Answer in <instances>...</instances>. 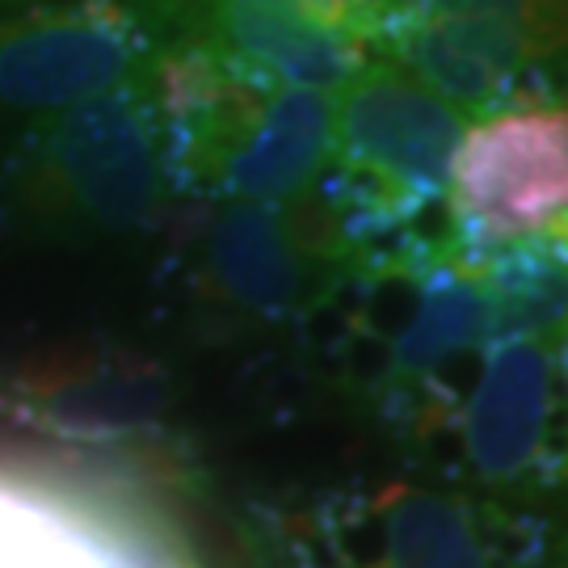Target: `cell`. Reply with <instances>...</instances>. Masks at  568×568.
Listing matches in <instances>:
<instances>
[{
  "label": "cell",
  "mask_w": 568,
  "mask_h": 568,
  "mask_svg": "<svg viewBox=\"0 0 568 568\" xmlns=\"http://www.w3.org/2000/svg\"><path fill=\"white\" fill-rule=\"evenodd\" d=\"M316 321H333L345 396L413 450H429L493 342L485 286L447 232L358 265Z\"/></svg>",
  "instance_id": "1"
},
{
  "label": "cell",
  "mask_w": 568,
  "mask_h": 568,
  "mask_svg": "<svg viewBox=\"0 0 568 568\" xmlns=\"http://www.w3.org/2000/svg\"><path fill=\"white\" fill-rule=\"evenodd\" d=\"M262 568H551L560 530L464 485L345 480L253 514Z\"/></svg>",
  "instance_id": "2"
},
{
  "label": "cell",
  "mask_w": 568,
  "mask_h": 568,
  "mask_svg": "<svg viewBox=\"0 0 568 568\" xmlns=\"http://www.w3.org/2000/svg\"><path fill=\"white\" fill-rule=\"evenodd\" d=\"M185 206L152 63L102 98L30 119L0 152V227L102 241L173 224Z\"/></svg>",
  "instance_id": "3"
},
{
  "label": "cell",
  "mask_w": 568,
  "mask_h": 568,
  "mask_svg": "<svg viewBox=\"0 0 568 568\" xmlns=\"http://www.w3.org/2000/svg\"><path fill=\"white\" fill-rule=\"evenodd\" d=\"M152 89L185 203H300L325 178L333 98L244 77L203 42H164Z\"/></svg>",
  "instance_id": "4"
},
{
  "label": "cell",
  "mask_w": 568,
  "mask_h": 568,
  "mask_svg": "<svg viewBox=\"0 0 568 568\" xmlns=\"http://www.w3.org/2000/svg\"><path fill=\"white\" fill-rule=\"evenodd\" d=\"M467 119L387 60L333 98V143L312 199L358 265L447 232L450 164Z\"/></svg>",
  "instance_id": "5"
},
{
  "label": "cell",
  "mask_w": 568,
  "mask_h": 568,
  "mask_svg": "<svg viewBox=\"0 0 568 568\" xmlns=\"http://www.w3.org/2000/svg\"><path fill=\"white\" fill-rule=\"evenodd\" d=\"M173 286L194 333L244 342L300 333L358 270L325 206L185 203L173 215Z\"/></svg>",
  "instance_id": "6"
},
{
  "label": "cell",
  "mask_w": 568,
  "mask_h": 568,
  "mask_svg": "<svg viewBox=\"0 0 568 568\" xmlns=\"http://www.w3.org/2000/svg\"><path fill=\"white\" fill-rule=\"evenodd\" d=\"M173 371L140 345L63 342L0 358V426L105 464H164L178 447Z\"/></svg>",
  "instance_id": "7"
},
{
  "label": "cell",
  "mask_w": 568,
  "mask_h": 568,
  "mask_svg": "<svg viewBox=\"0 0 568 568\" xmlns=\"http://www.w3.org/2000/svg\"><path fill=\"white\" fill-rule=\"evenodd\" d=\"M434 455L447 485L530 506L568 488V405L551 342L493 337L455 400Z\"/></svg>",
  "instance_id": "8"
},
{
  "label": "cell",
  "mask_w": 568,
  "mask_h": 568,
  "mask_svg": "<svg viewBox=\"0 0 568 568\" xmlns=\"http://www.w3.org/2000/svg\"><path fill=\"white\" fill-rule=\"evenodd\" d=\"M161 34L126 0H34L0 13V114H55L135 81Z\"/></svg>",
  "instance_id": "9"
},
{
  "label": "cell",
  "mask_w": 568,
  "mask_h": 568,
  "mask_svg": "<svg viewBox=\"0 0 568 568\" xmlns=\"http://www.w3.org/2000/svg\"><path fill=\"white\" fill-rule=\"evenodd\" d=\"M568 211V102L518 105L467 126L447 190V236L464 257L548 232Z\"/></svg>",
  "instance_id": "10"
},
{
  "label": "cell",
  "mask_w": 568,
  "mask_h": 568,
  "mask_svg": "<svg viewBox=\"0 0 568 568\" xmlns=\"http://www.w3.org/2000/svg\"><path fill=\"white\" fill-rule=\"evenodd\" d=\"M366 51L476 122L518 105L565 102V77L501 21L379 13L366 30Z\"/></svg>",
  "instance_id": "11"
},
{
  "label": "cell",
  "mask_w": 568,
  "mask_h": 568,
  "mask_svg": "<svg viewBox=\"0 0 568 568\" xmlns=\"http://www.w3.org/2000/svg\"><path fill=\"white\" fill-rule=\"evenodd\" d=\"M164 42H203L253 81L325 98L371 63L363 39L312 18L300 0H185Z\"/></svg>",
  "instance_id": "12"
},
{
  "label": "cell",
  "mask_w": 568,
  "mask_h": 568,
  "mask_svg": "<svg viewBox=\"0 0 568 568\" xmlns=\"http://www.w3.org/2000/svg\"><path fill=\"white\" fill-rule=\"evenodd\" d=\"M0 568H143V560L102 506L0 471Z\"/></svg>",
  "instance_id": "13"
},
{
  "label": "cell",
  "mask_w": 568,
  "mask_h": 568,
  "mask_svg": "<svg viewBox=\"0 0 568 568\" xmlns=\"http://www.w3.org/2000/svg\"><path fill=\"white\" fill-rule=\"evenodd\" d=\"M467 262L485 286L493 337L551 342L568 325V244L556 232L497 244Z\"/></svg>",
  "instance_id": "14"
},
{
  "label": "cell",
  "mask_w": 568,
  "mask_h": 568,
  "mask_svg": "<svg viewBox=\"0 0 568 568\" xmlns=\"http://www.w3.org/2000/svg\"><path fill=\"white\" fill-rule=\"evenodd\" d=\"M379 13L501 21L568 84V0H387Z\"/></svg>",
  "instance_id": "15"
},
{
  "label": "cell",
  "mask_w": 568,
  "mask_h": 568,
  "mask_svg": "<svg viewBox=\"0 0 568 568\" xmlns=\"http://www.w3.org/2000/svg\"><path fill=\"white\" fill-rule=\"evenodd\" d=\"M300 4L312 18L328 21V26H337V30L366 42V30H371V21H375V13L384 9L387 0H300Z\"/></svg>",
  "instance_id": "16"
},
{
  "label": "cell",
  "mask_w": 568,
  "mask_h": 568,
  "mask_svg": "<svg viewBox=\"0 0 568 568\" xmlns=\"http://www.w3.org/2000/svg\"><path fill=\"white\" fill-rule=\"evenodd\" d=\"M126 4H135L143 18L152 21V30L161 34V42L169 39L173 21L182 18V9H185V0H126Z\"/></svg>",
  "instance_id": "17"
},
{
  "label": "cell",
  "mask_w": 568,
  "mask_h": 568,
  "mask_svg": "<svg viewBox=\"0 0 568 568\" xmlns=\"http://www.w3.org/2000/svg\"><path fill=\"white\" fill-rule=\"evenodd\" d=\"M551 358H556V379H560V392H565L568 405V325L551 337Z\"/></svg>",
  "instance_id": "18"
},
{
  "label": "cell",
  "mask_w": 568,
  "mask_h": 568,
  "mask_svg": "<svg viewBox=\"0 0 568 568\" xmlns=\"http://www.w3.org/2000/svg\"><path fill=\"white\" fill-rule=\"evenodd\" d=\"M21 4H34V0H0V13H9V9H21Z\"/></svg>",
  "instance_id": "19"
},
{
  "label": "cell",
  "mask_w": 568,
  "mask_h": 568,
  "mask_svg": "<svg viewBox=\"0 0 568 568\" xmlns=\"http://www.w3.org/2000/svg\"><path fill=\"white\" fill-rule=\"evenodd\" d=\"M565 568H568V565H565Z\"/></svg>",
  "instance_id": "20"
}]
</instances>
